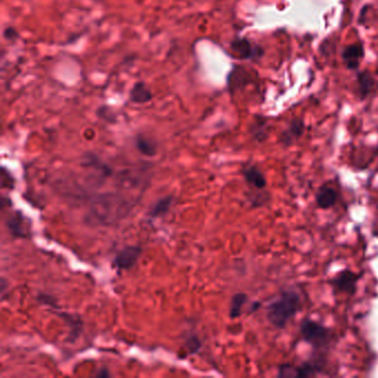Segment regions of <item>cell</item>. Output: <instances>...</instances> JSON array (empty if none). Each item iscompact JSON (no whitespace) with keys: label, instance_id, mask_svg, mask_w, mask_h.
<instances>
[{"label":"cell","instance_id":"1","mask_svg":"<svg viewBox=\"0 0 378 378\" xmlns=\"http://www.w3.org/2000/svg\"><path fill=\"white\" fill-rule=\"evenodd\" d=\"M301 308L302 298L298 293L294 290H286L267 305L266 318L273 327L283 329L301 311Z\"/></svg>","mask_w":378,"mask_h":378},{"label":"cell","instance_id":"2","mask_svg":"<svg viewBox=\"0 0 378 378\" xmlns=\"http://www.w3.org/2000/svg\"><path fill=\"white\" fill-rule=\"evenodd\" d=\"M299 333L306 343L316 349L327 346L332 340L330 329L311 318L303 319L299 326Z\"/></svg>","mask_w":378,"mask_h":378},{"label":"cell","instance_id":"3","mask_svg":"<svg viewBox=\"0 0 378 378\" xmlns=\"http://www.w3.org/2000/svg\"><path fill=\"white\" fill-rule=\"evenodd\" d=\"M230 49L234 57L241 60H258L264 55L259 44L253 43L247 38H235L230 43Z\"/></svg>","mask_w":378,"mask_h":378},{"label":"cell","instance_id":"4","mask_svg":"<svg viewBox=\"0 0 378 378\" xmlns=\"http://www.w3.org/2000/svg\"><path fill=\"white\" fill-rule=\"evenodd\" d=\"M360 275L350 270H343L333 278L329 279V285L335 293L353 295L357 291V284Z\"/></svg>","mask_w":378,"mask_h":378},{"label":"cell","instance_id":"5","mask_svg":"<svg viewBox=\"0 0 378 378\" xmlns=\"http://www.w3.org/2000/svg\"><path fill=\"white\" fill-rule=\"evenodd\" d=\"M142 254V249L140 246H127L125 249L121 250L118 255L115 256L113 261V265L118 269L119 271L122 270H130L138 262Z\"/></svg>","mask_w":378,"mask_h":378},{"label":"cell","instance_id":"6","mask_svg":"<svg viewBox=\"0 0 378 378\" xmlns=\"http://www.w3.org/2000/svg\"><path fill=\"white\" fill-rule=\"evenodd\" d=\"M305 132V123L302 119H293L282 133L279 134V143L284 147H291L296 143Z\"/></svg>","mask_w":378,"mask_h":378},{"label":"cell","instance_id":"7","mask_svg":"<svg viewBox=\"0 0 378 378\" xmlns=\"http://www.w3.org/2000/svg\"><path fill=\"white\" fill-rule=\"evenodd\" d=\"M364 47L360 42L348 44L344 48L342 52V59L349 70H357L360 67V62L364 58Z\"/></svg>","mask_w":378,"mask_h":378},{"label":"cell","instance_id":"8","mask_svg":"<svg viewBox=\"0 0 378 378\" xmlns=\"http://www.w3.org/2000/svg\"><path fill=\"white\" fill-rule=\"evenodd\" d=\"M338 201V193L333 186L324 184L318 188L315 195L316 206L321 210H329Z\"/></svg>","mask_w":378,"mask_h":378},{"label":"cell","instance_id":"9","mask_svg":"<svg viewBox=\"0 0 378 378\" xmlns=\"http://www.w3.org/2000/svg\"><path fill=\"white\" fill-rule=\"evenodd\" d=\"M357 83V91L358 96L362 100L365 98L369 97L371 93H374L377 88V83L375 78L371 76L368 71H363V73H358L356 78Z\"/></svg>","mask_w":378,"mask_h":378},{"label":"cell","instance_id":"10","mask_svg":"<svg viewBox=\"0 0 378 378\" xmlns=\"http://www.w3.org/2000/svg\"><path fill=\"white\" fill-rule=\"evenodd\" d=\"M243 177L246 183L255 190H265L267 181L264 173L255 166H247L243 169Z\"/></svg>","mask_w":378,"mask_h":378},{"label":"cell","instance_id":"11","mask_svg":"<svg viewBox=\"0 0 378 378\" xmlns=\"http://www.w3.org/2000/svg\"><path fill=\"white\" fill-rule=\"evenodd\" d=\"M129 98L133 103L145 104L151 102L153 94L145 82L138 81L133 84V87L130 90Z\"/></svg>","mask_w":378,"mask_h":378},{"label":"cell","instance_id":"12","mask_svg":"<svg viewBox=\"0 0 378 378\" xmlns=\"http://www.w3.org/2000/svg\"><path fill=\"white\" fill-rule=\"evenodd\" d=\"M252 80L250 74L243 68H235L231 74L229 75V79H227V83H229L230 90H235L239 88H243L247 86Z\"/></svg>","mask_w":378,"mask_h":378},{"label":"cell","instance_id":"13","mask_svg":"<svg viewBox=\"0 0 378 378\" xmlns=\"http://www.w3.org/2000/svg\"><path fill=\"white\" fill-rule=\"evenodd\" d=\"M135 147L139 150L140 153H142L143 155H147V156H153L156 154V151H158V146H156V142L153 139L149 138V136H146L143 134L136 135Z\"/></svg>","mask_w":378,"mask_h":378},{"label":"cell","instance_id":"14","mask_svg":"<svg viewBox=\"0 0 378 378\" xmlns=\"http://www.w3.org/2000/svg\"><path fill=\"white\" fill-rule=\"evenodd\" d=\"M251 134L253 139L257 142H263L269 136V125L267 120L262 116H256L255 121L251 127Z\"/></svg>","mask_w":378,"mask_h":378},{"label":"cell","instance_id":"15","mask_svg":"<svg viewBox=\"0 0 378 378\" xmlns=\"http://www.w3.org/2000/svg\"><path fill=\"white\" fill-rule=\"evenodd\" d=\"M322 371V365L318 362H305L301 366L295 367L296 378L314 377Z\"/></svg>","mask_w":378,"mask_h":378},{"label":"cell","instance_id":"16","mask_svg":"<svg viewBox=\"0 0 378 378\" xmlns=\"http://www.w3.org/2000/svg\"><path fill=\"white\" fill-rule=\"evenodd\" d=\"M247 301V295L245 293H237L235 295L232 297L231 306H230V317L238 318L242 314V309Z\"/></svg>","mask_w":378,"mask_h":378},{"label":"cell","instance_id":"17","mask_svg":"<svg viewBox=\"0 0 378 378\" xmlns=\"http://www.w3.org/2000/svg\"><path fill=\"white\" fill-rule=\"evenodd\" d=\"M172 202H173L172 197H166L160 199L152 206L151 211H150V215H151L152 218H158L161 217V215H164L166 213L169 212V210H170Z\"/></svg>","mask_w":378,"mask_h":378},{"label":"cell","instance_id":"18","mask_svg":"<svg viewBox=\"0 0 378 378\" xmlns=\"http://www.w3.org/2000/svg\"><path fill=\"white\" fill-rule=\"evenodd\" d=\"M278 377H295V367L289 364L281 365L278 367Z\"/></svg>","mask_w":378,"mask_h":378},{"label":"cell","instance_id":"19","mask_svg":"<svg viewBox=\"0 0 378 378\" xmlns=\"http://www.w3.org/2000/svg\"><path fill=\"white\" fill-rule=\"evenodd\" d=\"M186 346L190 350V353H197V351L201 348V343L198 340L197 336H193L191 338H188L186 342Z\"/></svg>","mask_w":378,"mask_h":378},{"label":"cell","instance_id":"20","mask_svg":"<svg viewBox=\"0 0 378 378\" xmlns=\"http://www.w3.org/2000/svg\"><path fill=\"white\" fill-rule=\"evenodd\" d=\"M3 36H4V38L6 39V40H9V41L16 40V39L19 38L18 31L14 27H7V28H6L4 30V32H3Z\"/></svg>","mask_w":378,"mask_h":378},{"label":"cell","instance_id":"21","mask_svg":"<svg viewBox=\"0 0 378 378\" xmlns=\"http://www.w3.org/2000/svg\"><path fill=\"white\" fill-rule=\"evenodd\" d=\"M102 375H104V376H108L109 374H108V371H104V373H99V374H98V376H102Z\"/></svg>","mask_w":378,"mask_h":378},{"label":"cell","instance_id":"22","mask_svg":"<svg viewBox=\"0 0 378 378\" xmlns=\"http://www.w3.org/2000/svg\"><path fill=\"white\" fill-rule=\"evenodd\" d=\"M377 155H378V146H377Z\"/></svg>","mask_w":378,"mask_h":378}]
</instances>
